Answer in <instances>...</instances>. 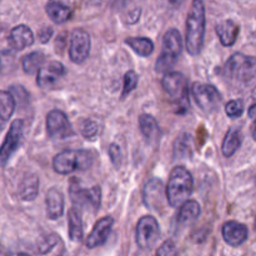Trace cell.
<instances>
[{
    "mask_svg": "<svg viewBox=\"0 0 256 256\" xmlns=\"http://www.w3.org/2000/svg\"><path fill=\"white\" fill-rule=\"evenodd\" d=\"M239 25L232 19L222 20V22H220L216 25V34L219 36L220 42L224 46H232V45H234L238 39V35H239Z\"/></svg>",
    "mask_w": 256,
    "mask_h": 256,
    "instance_id": "d6986e66",
    "label": "cell"
},
{
    "mask_svg": "<svg viewBox=\"0 0 256 256\" xmlns=\"http://www.w3.org/2000/svg\"><path fill=\"white\" fill-rule=\"evenodd\" d=\"M44 54L40 52H32L30 54L25 55L22 58V69L26 74H34V72H39L40 68L42 66V62H44Z\"/></svg>",
    "mask_w": 256,
    "mask_h": 256,
    "instance_id": "83f0119b",
    "label": "cell"
},
{
    "mask_svg": "<svg viewBox=\"0 0 256 256\" xmlns=\"http://www.w3.org/2000/svg\"><path fill=\"white\" fill-rule=\"evenodd\" d=\"M65 75V66L60 62H50L42 66L38 72L36 84L42 89L52 88L60 78Z\"/></svg>",
    "mask_w": 256,
    "mask_h": 256,
    "instance_id": "4fadbf2b",
    "label": "cell"
},
{
    "mask_svg": "<svg viewBox=\"0 0 256 256\" xmlns=\"http://www.w3.org/2000/svg\"><path fill=\"white\" fill-rule=\"evenodd\" d=\"M252 136L256 142V118L254 119V122H252Z\"/></svg>",
    "mask_w": 256,
    "mask_h": 256,
    "instance_id": "74e56055",
    "label": "cell"
},
{
    "mask_svg": "<svg viewBox=\"0 0 256 256\" xmlns=\"http://www.w3.org/2000/svg\"><path fill=\"white\" fill-rule=\"evenodd\" d=\"M156 256H178L176 245L172 240H166L159 246L156 252Z\"/></svg>",
    "mask_w": 256,
    "mask_h": 256,
    "instance_id": "d6a6232c",
    "label": "cell"
},
{
    "mask_svg": "<svg viewBox=\"0 0 256 256\" xmlns=\"http://www.w3.org/2000/svg\"><path fill=\"white\" fill-rule=\"evenodd\" d=\"M8 256H32L30 254H28V252H12V254H9Z\"/></svg>",
    "mask_w": 256,
    "mask_h": 256,
    "instance_id": "f35d334b",
    "label": "cell"
},
{
    "mask_svg": "<svg viewBox=\"0 0 256 256\" xmlns=\"http://www.w3.org/2000/svg\"><path fill=\"white\" fill-rule=\"evenodd\" d=\"M0 256H4V249H2V244H0Z\"/></svg>",
    "mask_w": 256,
    "mask_h": 256,
    "instance_id": "ab89813d",
    "label": "cell"
},
{
    "mask_svg": "<svg viewBox=\"0 0 256 256\" xmlns=\"http://www.w3.org/2000/svg\"><path fill=\"white\" fill-rule=\"evenodd\" d=\"M162 85L165 92L176 102L179 108L188 109V82L184 75L178 72H169L162 78Z\"/></svg>",
    "mask_w": 256,
    "mask_h": 256,
    "instance_id": "52a82bcc",
    "label": "cell"
},
{
    "mask_svg": "<svg viewBox=\"0 0 256 256\" xmlns=\"http://www.w3.org/2000/svg\"><path fill=\"white\" fill-rule=\"evenodd\" d=\"M185 0H165V2H166L170 8H174V9H178V8L182 6Z\"/></svg>",
    "mask_w": 256,
    "mask_h": 256,
    "instance_id": "8d00e7d4",
    "label": "cell"
},
{
    "mask_svg": "<svg viewBox=\"0 0 256 256\" xmlns=\"http://www.w3.org/2000/svg\"><path fill=\"white\" fill-rule=\"evenodd\" d=\"M90 52V35L82 29H75L70 36L69 56L75 64H82Z\"/></svg>",
    "mask_w": 256,
    "mask_h": 256,
    "instance_id": "7c38bea8",
    "label": "cell"
},
{
    "mask_svg": "<svg viewBox=\"0 0 256 256\" xmlns=\"http://www.w3.org/2000/svg\"><path fill=\"white\" fill-rule=\"evenodd\" d=\"M45 205H46L48 218L52 220L59 219L64 212V195H62V192L56 188H52L46 194Z\"/></svg>",
    "mask_w": 256,
    "mask_h": 256,
    "instance_id": "ac0fdd59",
    "label": "cell"
},
{
    "mask_svg": "<svg viewBox=\"0 0 256 256\" xmlns=\"http://www.w3.org/2000/svg\"><path fill=\"white\" fill-rule=\"evenodd\" d=\"M19 192L20 199L24 202H32L36 198L39 192V179L35 174H28L22 179L19 184Z\"/></svg>",
    "mask_w": 256,
    "mask_h": 256,
    "instance_id": "ffe728a7",
    "label": "cell"
},
{
    "mask_svg": "<svg viewBox=\"0 0 256 256\" xmlns=\"http://www.w3.org/2000/svg\"><path fill=\"white\" fill-rule=\"evenodd\" d=\"M139 126L140 132L144 135L148 142H155L158 140L160 134L159 125H158L155 118H152L149 114H142L139 116Z\"/></svg>",
    "mask_w": 256,
    "mask_h": 256,
    "instance_id": "cb8c5ba5",
    "label": "cell"
},
{
    "mask_svg": "<svg viewBox=\"0 0 256 256\" xmlns=\"http://www.w3.org/2000/svg\"><path fill=\"white\" fill-rule=\"evenodd\" d=\"M15 65V56L9 50H0V75L8 74Z\"/></svg>",
    "mask_w": 256,
    "mask_h": 256,
    "instance_id": "f1b7e54d",
    "label": "cell"
},
{
    "mask_svg": "<svg viewBox=\"0 0 256 256\" xmlns=\"http://www.w3.org/2000/svg\"><path fill=\"white\" fill-rule=\"evenodd\" d=\"M24 136V122L22 120L16 119L12 122L8 132L5 140L0 146V166H4L8 164L14 152L19 149L20 144Z\"/></svg>",
    "mask_w": 256,
    "mask_h": 256,
    "instance_id": "ba28073f",
    "label": "cell"
},
{
    "mask_svg": "<svg viewBox=\"0 0 256 256\" xmlns=\"http://www.w3.org/2000/svg\"><path fill=\"white\" fill-rule=\"evenodd\" d=\"M162 182L158 179L150 180L144 189V202L148 206H152L156 202H162Z\"/></svg>",
    "mask_w": 256,
    "mask_h": 256,
    "instance_id": "d4e9b609",
    "label": "cell"
},
{
    "mask_svg": "<svg viewBox=\"0 0 256 256\" xmlns=\"http://www.w3.org/2000/svg\"><path fill=\"white\" fill-rule=\"evenodd\" d=\"M205 5L202 0H192L186 18V50L190 55L202 52L205 38Z\"/></svg>",
    "mask_w": 256,
    "mask_h": 256,
    "instance_id": "7a4b0ae2",
    "label": "cell"
},
{
    "mask_svg": "<svg viewBox=\"0 0 256 256\" xmlns=\"http://www.w3.org/2000/svg\"><path fill=\"white\" fill-rule=\"evenodd\" d=\"M192 94L199 108H202L205 112H215L222 102V95L214 85L194 82L192 86Z\"/></svg>",
    "mask_w": 256,
    "mask_h": 256,
    "instance_id": "9c48e42d",
    "label": "cell"
},
{
    "mask_svg": "<svg viewBox=\"0 0 256 256\" xmlns=\"http://www.w3.org/2000/svg\"><path fill=\"white\" fill-rule=\"evenodd\" d=\"M109 156L112 159V162L115 166H119L122 162V152H120L119 145L112 144L109 146Z\"/></svg>",
    "mask_w": 256,
    "mask_h": 256,
    "instance_id": "e575fe53",
    "label": "cell"
},
{
    "mask_svg": "<svg viewBox=\"0 0 256 256\" xmlns=\"http://www.w3.org/2000/svg\"><path fill=\"white\" fill-rule=\"evenodd\" d=\"M46 130L49 136L55 140H65L74 135L66 115L60 110H52L48 114Z\"/></svg>",
    "mask_w": 256,
    "mask_h": 256,
    "instance_id": "8fae6325",
    "label": "cell"
},
{
    "mask_svg": "<svg viewBox=\"0 0 256 256\" xmlns=\"http://www.w3.org/2000/svg\"><path fill=\"white\" fill-rule=\"evenodd\" d=\"M200 205L195 200H186L184 204L180 206L179 214H178V222L180 225L192 224V222L199 218L200 215Z\"/></svg>",
    "mask_w": 256,
    "mask_h": 256,
    "instance_id": "603a6c76",
    "label": "cell"
},
{
    "mask_svg": "<svg viewBox=\"0 0 256 256\" xmlns=\"http://www.w3.org/2000/svg\"><path fill=\"white\" fill-rule=\"evenodd\" d=\"M15 110V98L9 92L0 90V130L4 129Z\"/></svg>",
    "mask_w": 256,
    "mask_h": 256,
    "instance_id": "7402d4cb",
    "label": "cell"
},
{
    "mask_svg": "<svg viewBox=\"0 0 256 256\" xmlns=\"http://www.w3.org/2000/svg\"><path fill=\"white\" fill-rule=\"evenodd\" d=\"M58 242H59V239H58L56 235H49L39 244V252L42 254H48L49 252H52V249L58 244Z\"/></svg>",
    "mask_w": 256,
    "mask_h": 256,
    "instance_id": "836d02e7",
    "label": "cell"
},
{
    "mask_svg": "<svg viewBox=\"0 0 256 256\" xmlns=\"http://www.w3.org/2000/svg\"><path fill=\"white\" fill-rule=\"evenodd\" d=\"M80 132H82L85 138H88V139L95 136L98 132V125L90 119L82 120V122H80Z\"/></svg>",
    "mask_w": 256,
    "mask_h": 256,
    "instance_id": "1f68e13d",
    "label": "cell"
},
{
    "mask_svg": "<svg viewBox=\"0 0 256 256\" xmlns=\"http://www.w3.org/2000/svg\"><path fill=\"white\" fill-rule=\"evenodd\" d=\"M125 42L140 56H149L154 52V42L149 38H128Z\"/></svg>",
    "mask_w": 256,
    "mask_h": 256,
    "instance_id": "484cf974",
    "label": "cell"
},
{
    "mask_svg": "<svg viewBox=\"0 0 256 256\" xmlns=\"http://www.w3.org/2000/svg\"><path fill=\"white\" fill-rule=\"evenodd\" d=\"M222 75L232 86H246L256 79V58L235 52L225 62Z\"/></svg>",
    "mask_w": 256,
    "mask_h": 256,
    "instance_id": "6da1fadb",
    "label": "cell"
},
{
    "mask_svg": "<svg viewBox=\"0 0 256 256\" xmlns=\"http://www.w3.org/2000/svg\"><path fill=\"white\" fill-rule=\"evenodd\" d=\"M82 222L78 209H72L69 212V238L72 242H79L82 239Z\"/></svg>",
    "mask_w": 256,
    "mask_h": 256,
    "instance_id": "4316f807",
    "label": "cell"
},
{
    "mask_svg": "<svg viewBox=\"0 0 256 256\" xmlns=\"http://www.w3.org/2000/svg\"><path fill=\"white\" fill-rule=\"evenodd\" d=\"M242 130L239 128H230L229 132H226L224 138V142H222V154L224 156L230 158L238 152V149L240 148L242 145Z\"/></svg>",
    "mask_w": 256,
    "mask_h": 256,
    "instance_id": "44dd1931",
    "label": "cell"
},
{
    "mask_svg": "<svg viewBox=\"0 0 256 256\" xmlns=\"http://www.w3.org/2000/svg\"><path fill=\"white\" fill-rule=\"evenodd\" d=\"M255 232H256V220H255Z\"/></svg>",
    "mask_w": 256,
    "mask_h": 256,
    "instance_id": "60d3db41",
    "label": "cell"
},
{
    "mask_svg": "<svg viewBox=\"0 0 256 256\" xmlns=\"http://www.w3.org/2000/svg\"><path fill=\"white\" fill-rule=\"evenodd\" d=\"M160 228L156 219L152 216H142L136 225V244L140 249L150 250L158 242Z\"/></svg>",
    "mask_w": 256,
    "mask_h": 256,
    "instance_id": "30bf717a",
    "label": "cell"
},
{
    "mask_svg": "<svg viewBox=\"0 0 256 256\" xmlns=\"http://www.w3.org/2000/svg\"><path fill=\"white\" fill-rule=\"evenodd\" d=\"M136 85H138L136 72H132V70H129V72L124 75V88H122V99H124L125 96H128V95H129L130 92L136 88Z\"/></svg>",
    "mask_w": 256,
    "mask_h": 256,
    "instance_id": "f546056e",
    "label": "cell"
},
{
    "mask_svg": "<svg viewBox=\"0 0 256 256\" xmlns=\"http://www.w3.org/2000/svg\"><path fill=\"white\" fill-rule=\"evenodd\" d=\"M255 182H256V180H255Z\"/></svg>",
    "mask_w": 256,
    "mask_h": 256,
    "instance_id": "b9f144b4",
    "label": "cell"
},
{
    "mask_svg": "<svg viewBox=\"0 0 256 256\" xmlns=\"http://www.w3.org/2000/svg\"><path fill=\"white\" fill-rule=\"evenodd\" d=\"M45 10L50 19L56 24H62V22H68L72 15L70 0H49Z\"/></svg>",
    "mask_w": 256,
    "mask_h": 256,
    "instance_id": "e0dca14e",
    "label": "cell"
},
{
    "mask_svg": "<svg viewBox=\"0 0 256 256\" xmlns=\"http://www.w3.org/2000/svg\"><path fill=\"white\" fill-rule=\"evenodd\" d=\"M112 225H114V220H112V216H105L100 219L95 224L94 229L92 230L89 236L86 238V242H85L86 246L89 249H95V248L104 244L108 238H109V234L112 232Z\"/></svg>",
    "mask_w": 256,
    "mask_h": 256,
    "instance_id": "5bb4252c",
    "label": "cell"
},
{
    "mask_svg": "<svg viewBox=\"0 0 256 256\" xmlns=\"http://www.w3.org/2000/svg\"><path fill=\"white\" fill-rule=\"evenodd\" d=\"M92 155L88 150H64L55 155L52 166L58 174H72L78 170H86L92 166Z\"/></svg>",
    "mask_w": 256,
    "mask_h": 256,
    "instance_id": "277c9868",
    "label": "cell"
},
{
    "mask_svg": "<svg viewBox=\"0 0 256 256\" xmlns=\"http://www.w3.org/2000/svg\"><path fill=\"white\" fill-rule=\"evenodd\" d=\"M182 40L179 30L170 29L162 38V50L155 64L158 72H166L176 64L178 58L182 54Z\"/></svg>",
    "mask_w": 256,
    "mask_h": 256,
    "instance_id": "5b68a950",
    "label": "cell"
},
{
    "mask_svg": "<svg viewBox=\"0 0 256 256\" xmlns=\"http://www.w3.org/2000/svg\"><path fill=\"white\" fill-rule=\"evenodd\" d=\"M69 194L72 204L79 209L98 210L102 202V189L100 186H92L86 189L82 188L80 182L72 179L69 185Z\"/></svg>",
    "mask_w": 256,
    "mask_h": 256,
    "instance_id": "8992f818",
    "label": "cell"
},
{
    "mask_svg": "<svg viewBox=\"0 0 256 256\" xmlns=\"http://www.w3.org/2000/svg\"><path fill=\"white\" fill-rule=\"evenodd\" d=\"M32 42H34V34L26 25H18L10 32L9 44L16 52L24 50L25 48L32 45Z\"/></svg>",
    "mask_w": 256,
    "mask_h": 256,
    "instance_id": "2e32d148",
    "label": "cell"
},
{
    "mask_svg": "<svg viewBox=\"0 0 256 256\" xmlns=\"http://www.w3.org/2000/svg\"><path fill=\"white\" fill-rule=\"evenodd\" d=\"M52 28H42V30L39 32V39L42 42H48L49 39L52 38Z\"/></svg>",
    "mask_w": 256,
    "mask_h": 256,
    "instance_id": "d590c367",
    "label": "cell"
},
{
    "mask_svg": "<svg viewBox=\"0 0 256 256\" xmlns=\"http://www.w3.org/2000/svg\"><path fill=\"white\" fill-rule=\"evenodd\" d=\"M194 180L189 170L184 166H176L172 170L166 185V199L170 206H182L192 192Z\"/></svg>",
    "mask_w": 256,
    "mask_h": 256,
    "instance_id": "3957f363",
    "label": "cell"
},
{
    "mask_svg": "<svg viewBox=\"0 0 256 256\" xmlns=\"http://www.w3.org/2000/svg\"><path fill=\"white\" fill-rule=\"evenodd\" d=\"M222 238L230 246H240L248 239V228L238 222H228L222 225Z\"/></svg>",
    "mask_w": 256,
    "mask_h": 256,
    "instance_id": "9a60e30c",
    "label": "cell"
},
{
    "mask_svg": "<svg viewBox=\"0 0 256 256\" xmlns=\"http://www.w3.org/2000/svg\"><path fill=\"white\" fill-rule=\"evenodd\" d=\"M225 112L229 118H232V119H236V118H240L244 112V102L242 100H230L229 102L225 106Z\"/></svg>",
    "mask_w": 256,
    "mask_h": 256,
    "instance_id": "4dcf8cb0",
    "label": "cell"
}]
</instances>
